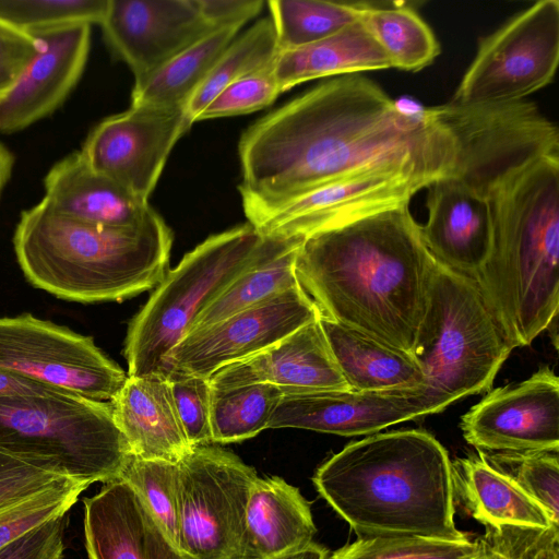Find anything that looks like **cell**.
Listing matches in <instances>:
<instances>
[{"label": "cell", "mask_w": 559, "mask_h": 559, "mask_svg": "<svg viewBox=\"0 0 559 559\" xmlns=\"http://www.w3.org/2000/svg\"><path fill=\"white\" fill-rule=\"evenodd\" d=\"M456 142L430 107L409 108L376 82L326 80L241 135L245 214L274 207L358 171L401 165L436 179L453 173Z\"/></svg>", "instance_id": "cell-1"}, {"label": "cell", "mask_w": 559, "mask_h": 559, "mask_svg": "<svg viewBox=\"0 0 559 559\" xmlns=\"http://www.w3.org/2000/svg\"><path fill=\"white\" fill-rule=\"evenodd\" d=\"M433 259L408 203L308 236L295 275L320 318L413 356Z\"/></svg>", "instance_id": "cell-2"}, {"label": "cell", "mask_w": 559, "mask_h": 559, "mask_svg": "<svg viewBox=\"0 0 559 559\" xmlns=\"http://www.w3.org/2000/svg\"><path fill=\"white\" fill-rule=\"evenodd\" d=\"M320 496L357 537L460 540L452 462L429 432L403 429L352 442L316 471Z\"/></svg>", "instance_id": "cell-3"}, {"label": "cell", "mask_w": 559, "mask_h": 559, "mask_svg": "<svg viewBox=\"0 0 559 559\" xmlns=\"http://www.w3.org/2000/svg\"><path fill=\"white\" fill-rule=\"evenodd\" d=\"M490 254L474 278L508 344L530 345L559 311V157L532 160L486 193Z\"/></svg>", "instance_id": "cell-4"}, {"label": "cell", "mask_w": 559, "mask_h": 559, "mask_svg": "<svg viewBox=\"0 0 559 559\" xmlns=\"http://www.w3.org/2000/svg\"><path fill=\"white\" fill-rule=\"evenodd\" d=\"M173 239L157 213L138 227H103L63 216L41 199L22 212L13 248L33 286L88 304L155 288L168 271Z\"/></svg>", "instance_id": "cell-5"}, {"label": "cell", "mask_w": 559, "mask_h": 559, "mask_svg": "<svg viewBox=\"0 0 559 559\" xmlns=\"http://www.w3.org/2000/svg\"><path fill=\"white\" fill-rule=\"evenodd\" d=\"M0 452L87 485L119 479L132 455L109 402L55 388L0 396Z\"/></svg>", "instance_id": "cell-6"}, {"label": "cell", "mask_w": 559, "mask_h": 559, "mask_svg": "<svg viewBox=\"0 0 559 559\" xmlns=\"http://www.w3.org/2000/svg\"><path fill=\"white\" fill-rule=\"evenodd\" d=\"M263 242L248 223L210 236L168 270L129 324L123 348L128 376L164 374L170 352L195 318L260 258Z\"/></svg>", "instance_id": "cell-7"}, {"label": "cell", "mask_w": 559, "mask_h": 559, "mask_svg": "<svg viewBox=\"0 0 559 559\" xmlns=\"http://www.w3.org/2000/svg\"><path fill=\"white\" fill-rule=\"evenodd\" d=\"M511 350L476 282L433 259L428 310L413 352L423 386L452 402L485 392Z\"/></svg>", "instance_id": "cell-8"}, {"label": "cell", "mask_w": 559, "mask_h": 559, "mask_svg": "<svg viewBox=\"0 0 559 559\" xmlns=\"http://www.w3.org/2000/svg\"><path fill=\"white\" fill-rule=\"evenodd\" d=\"M452 133L456 159L451 177L486 198L510 171L540 157H559V131L528 100L430 107Z\"/></svg>", "instance_id": "cell-9"}, {"label": "cell", "mask_w": 559, "mask_h": 559, "mask_svg": "<svg viewBox=\"0 0 559 559\" xmlns=\"http://www.w3.org/2000/svg\"><path fill=\"white\" fill-rule=\"evenodd\" d=\"M180 548L194 559H243L246 511L255 469L216 445L179 462Z\"/></svg>", "instance_id": "cell-10"}, {"label": "cell", "mask_w": 559, "mask_h": 559, "mask_svg": "<svg viewBox=\"0 0 559 559\" xmlns=\"http://www.w3.org/2000/svg\"><path fill=\"white\" fill-rule=\"evenodd\" d=\"M558 62L559 1L540 0L479 40L451 102L523 100L552 81Z\"/></svg>", "instance_id": "cell-11"}, {"label": "cell", "mask_w": 559, "mask_h": 559, "mask_svg": "<svg viewBox=\"0 0 559 559\" xmlns=\"http://www.w3.org/2000/svg\"><path fill=\"white\" fill-rule=\"evenodd\" d=\"M0 369L99 402L112 401L128 377L93 337L31 313L0 317Z\"/></svg>", "instance_id": "cell-12"}, {"label": "cell", "mask_w": 559, "mask_h": 559, "mask_svg": "<svg viewBox=\"0 0 559 559\" xmlns=\"http://www.w3.org/2000/svg\"><path fill=\"white\" fill-rule=\"evenodd\" d=\"M435 180L438 179L408 166L373 167L246 216L262 236L275 234L306 239L365 215L408 204Z\"/></svg>", "instance_id": "cell-13"}, {"label": "cell", "mask_w": 559, "mask_h": 559, "mask_svg": "<svg viewBox=\"0 0 559 559\" xmlns=\"http://www.w3.org/2000/svg\"><path fill=\"white\" fill-rule=\"evenodd\" d=\"M319 318L314 304L297 284L187 334L170 352L164 374L209 379L221 368L264 350Z\"/></svg>", "instance_id": "cell-14"}, {"label": "cell", "mask_w": 559, "mask_h": 559, "mask_svg": "<svg viewBox=\"0 0 559 559\" xmlns=\"http://www.w3.org/2000/svg\"><path fill=\"white\" fill-rule=\"evenodd\" d=\"M192 124L185 109L131 106L97 123L80 152L92 169L147 201L173 147Z\"/></svg>", "instance_id": "cell-15"}, {"label": "cell", "mask_w": 559, "mask_h": 559, "mask_svg": "<svg viewBox=\"0 0 559 559\" xmlns=\"http://www.w3.org/2000/svg\"><path fill=\"white\" fill-rule=\"evenodd\" d=\"M452 403L423 386L284 393L267 428H299L345 437L373 435L395 424L440 413Z\"/></svg>", "instance_id": "cell-16"}, {"label": "cell", "mask_w": 559, "mask_h": 559, "mask_svg": "<svg viewBox=\"0 0 559 559\" xmlns=\"http://www.w3.org/2000/svg\"><path fill=\"white\" fill-rule=\"evenodd\" d=\"M461 430L483 453L559 452L558 377L543 367L489 392L462 417Z\"/></svg>", "instance_id": "cell-17"}, {"label": "cell", "mask_w": 559, "mask_h": 559, "mask_svg": "<svg viewBox=\"0 0 559 559\" xmlns=\"http://www.w3.org/2000/svg\"><path fill=\"white\" fill-rule=\"evenodd\" d=\"M99 25L112 53L129 66L135 79L216 29L194 0H109Z\"/></svg>", "instance_id": "cell-18"}, {"label": "cell", "mask_w": 559, "mask_h": 559, "mask_svg": "<svg viewBox=\"0 0 559 559\" xmlns=\"http://www.w3.org/2000/svg\"><path fill=\"white\" fill-rule=\"evenodd\" d=\"M40 50L14 87L0 99V133L11 134L55 112L80 81L91 47V25L38 37Z\"/></svg>", "instance_id": "cell-19"}, {"label": "cell", "mask_w": 559, "mask_h": 559, "mask_svg": "<svg viewBox=\"0 0 559 559\" xmlns=\"http://www.w3.org/2000/svg\"><path fill=\"white\" fill-rule=\"evenodd\" d=\"M319 319L264 350L221 368L209 378L210 385L225 389L269 383L284 393L349 390Z\"/></svg>", "instance_id": "cell-20"}, {"label": "cell", "mask_w": 559, "mask_h": 559, "mask_svg": "<svg viewBox=\"0 0 559 559\" xmlns=\"http://www.w3.org/2000/svg\"><path fill=\"white\" fill-rule=\"evenodd\" d=\"M83 503L88 559H194L171 542L126 480L106 483Z\"/></svg>", "instance_id": "cell-21"}, {"label": "cell", "mask_w": 559, "mask_h": 559, "mask_svg": "<svg viewBox=\"0 0 559 559\" xmlns=\"http://www.w3.org/2000/svg\"><path fill=\"white\" fill-rule=\"evenodd\" d=\"M428 217L419 225L430 254L447 267L475 278L492 245V222L487 199L448 176L428 187Z\"/></svg>", "instance_id": "cell-22"}, {"label": "cell", "mask_w": 559, "mask_h": 559, "mask_svg": "<svg viewBox=\"0 0 559 559\" xmlns=\"http://www.w3.org/2000/svg\"><path fill=\"white\" fill-rule=\"evenodd\" d=\"M44 188L43 199L57 213L91 225L138 227L156 214L147 201L92 169L80 151L49 169Z\"/></svg>", "instance_id": "cell-23"}, {"label": "cell", "mask_w": 559, "mask_h": 559, "mask_svg": "<svg viewBox=\"0 0 559 559\" xmlns=\"http://www.w3.org/2000/svg\"><path fill=\"white\" fill-rule=\"evenodd\" d=\"M109 403L133 455L178 463L193 448L179 420L165 374L128 376Z\"/></svg>", "instance_id": "cell-24"}, {"label": "cell", "mask_w": 559, "mask_h": 559, "mask_svg": "<svg viewBox=\"0 0 559 559\" xmlns=\"http://www.w3.org/2000/svg\"><path fill=\"white\" fill-rule=\"evenodd\" d=\"M317 533L309 502L278 476L258 477L247 511L243 559H273L305 548Z\"/></svg>", "instance_id": "cell-25"}, {"label": "cell", "mask_w": 559, "mask_h": 559, "mask_svg": "<svg viewBox=\"0 0 559 559\" xmlns=\"http://www.w3.org/2000/svg\"><path fill=\"white\" fill-rule=\"evenodd\" d=\"M455 497L472 518L489 528L558 526L547 510L481 452L452 463Z\"/></svg>", "instance_id": "cell-26"}, {"label": "cell", "mask_w": 559, "mask_h": 559, "mask_svg": "<svg viewBox=\"0 0 559 559\" xmlns=\"http://www.w3.org/2000/svg\"><path fill=\"white\" fill-rule=\"evenodd\" d=\"M319 320L349 390L423 386L421 368L411 354L332 320Z\"/></svg>", "instance_id": "cell-27"}, {"label": "cell", "mask_w": 559, "mask_h": 559, "mask_svg": "<svg viewBox=\"0 0 559 559\" xmlns=\"http://www.w3.org/2000/svg\"><path fill=\"white\" fill-rule=\"evenodd\" d=\"M389 68L392 67L386 53L358 21L311 45L281 51L275 75L283 93L316 79Z\"/></svg>", "instance_id": "cell-28"}, {"label": "cell", "mask_w": 559, "mask_h": 559, "mask_svg": "<svg viewBox=\"0 0 559 559\" xmlns=\"http://www.w3.org/2000/svg\"><path fill=\"white\" fill-rule=\"evenodd\" d=\"M302 237L264 236L260 258L195 318L189 333L213 325L298 284L295 262ZM188 333V334H189Z\"/></svg>", "instance_id": "cell-29"}, {"label": "cell", "mask_w": 559, "mask_h": 559, "mask_svg": "<svg viewBox=\"0 0 559 559\" xmlns=\"http://www.w3.org/2000/svg\"><path fill=\"white\" fill-rule=\"evenodd\" d=\"M240 28H216L155 71L136 78L131 106L185 109Z\"/></svg>", "instance_id": "cell-30"}, {"label": "cell", "mask_w": 559, "mask_h": 559, "mask_svg": "<svg viewBox=\"0 0 559 559\" xmlns=\"http://www.w3.org/2000/svg\"><path fill=\"white\" fill-rule=\"evenodd\" d=\"M359 22L384 50L392 68L418 71L440 53L432 29L412 8L361 4Z\"/></svg>", "instance_id": "cell-31"}, {"label": "cell", "mask_w": 559, "mask_h": 559, "mask_svg": "<svg viewBox=\"0 0 559 559\" xmlns=\"http://www.w3.org/2000/svg\"><path fill=\"white\" fill-rule=\"evenodd\" d=\"M281 52L271 19L255 22L221 55L185 110L194 123L204 108L228 85L276 59Z\"/></svg>", "instance_id": "cell-32"}, {"label": "cell", "mask_w": 559, "mask_h": 559, "mask_svg": "<svg viewBox=\"0 0 559 559\" xmlns=\"http://www.w3.org/2000/svg\"><path fill=\"white\" fill-rule=\"evenodd\" d=\"M283 394L280 388L269 383L212 388V443L240 442L267 429Z\"/></svg>", "instance_id": "cell-33"}, {"label": "cell", "mask_w": 559, "mask_h": 559, "mask_svg": "<svg viewBox=\"0 0 559 559\" xmlns=\"http://www.w3.org/2000/svg\"><path fill=\"white\" fill-rule=\"evenodd\" d=\"M281 51L322 40L359 21L360 3L324 0L267 2Z\"/></svg>", "instance_id": "cell-34"}, {"label": "cell", "mask_w": 559, "mask_h": 559, "mask_svg": "<svg viewBox=\"0 0 559 559\" xmlns=\"http://www.w3.org/2000/svg\"><path fill=\"white\" fill-rule=\"evenodd\" d=\"M109 0H0V19L36 38L80 24H100Z\"/></svg>", "instance_id": "cell-35"}, {"label": "cell", "mask_w": 559, "mask_h": 559, "mask_svg": "<svg viewBox=\"0 0 559 559\" xmlns=\"http://www.w3.org/2000/svg\"><path fill=\"white\" fill-rule=\"evenodd\" d=\"M120 478L133 487L167 536L180 548L178 463L132 454Z\"/></svg>", "instance_id": "cell-36"}, {"label": "cell", "mask_w": 559, "mask_h": 559, "mask_svg": "<svg viewBox=\"0 0 559 559\" xmlns=\"http://www.w3.org/2000/svg\"><path fill=\"white\" fill-rule=\"evenodd\" d=\"M478 543L468 537L441 540L413 536L357 537L326 559H469Z\"/></svg>", "instance_id": "cell-37"}, {"label": "cell", "mask_w": 559, "mask_h": 559, "mask_svg": "<svg viewBox=\"0 0 559 559\" xmlns=\"http://www.w3.org/2000/svg\"><path fill=\"white\" fill-rule=\"evenodd\" d=\"M483 454L492 466L512 478L559 523L558 452Z\"/></svg>", "instance_id": "cell-38"}, {"label": "cell", "mask_w": 559, "mask_h": 559, "mask_svg": "<svg viewBox=\"0 0 559 559\" xmlns=\"http://www.w3.org/2000/svg\"><path fill=\"white\" fill-rule=\"evenodd\" d=\"M90 485L74 481L51 488L0 511V548L67 514Z\"/></svg>", "instance_id": "cell-39"}, {"label": "cell", "mask_w": 559, "mask_h": 559, "mask_svg": "<svg viewBox=\"0 0 559 559\" xmlns=\"http://www.w3.org/2000/svg\"><path fill=\"white\" fill-rule=\"evenodd\" d=\"M275 61L228 85L204 108L197 121L251 114L271 105L282 93L275 75Z\"/></svg>", "instance_id": "cell-40"}, {"label": "cell", "mask_w": 559, "mask_h": 559, "mask_svg": "<svg viewBox=\"0 0 559 559\" xmlns=\"http://www.w3.org/2000/svg\"><path fill=\"white\" fill-rule=\"evenodd\" d=\"M175 407L191 447L212 443L209 379L168 373Z\"/></svg>", "instance_id": "cell-41"}, {"label": "cell", "mask_w": 559, "mask_h": 559, "mask_svg": "<svg viewBox=\"0 0 559 559\" xmlns=\"http://www.w3.org/2000/svg\"><path fill=\"white\" fill-rule=\"evenodd\" d=\"M74 481L80 480L38 463L0 452V511L43 491Z\"/></svg>", "instance_id": "cell-42"}, {"label": "cell", "mask_w": 559, "mask_h": 559, "mask_svg": "<svg viewBox=\"0 0 559 559\" xmlns=\"http://www.w3.org/2000/svg\"><path fill=\"white\" fill-rule=\"evenodd\" d=\"M40 47L39 38L0 19V99L14 87Z\"/></svg>", "instance_id": "cell-43"}, {"label": "cell", "mask_w": 559, "mask_h": 559, "mask_svg": "<svg viewBox=\"0 0 559 559\" xmlns=\"http://www.w3.org/2000/svg\"><path fill=\"white\" fill-rule=\"evenodd\" d=\"M540 535L521 527L486 528L477 539L478 559H536Z\"/></svg>", "instance_id": "cell-44"}, {"label": "cell", "mask_w": 559, "mask_h": 559, "mask_svg": "<svg viewBox=\"0 0 559 559\" xmlns=\"http://www.w3.org/2000/svg\"><path fill=\"white\" fill-rule=\"evenodd\" d=\"M67 520L60 516L0 548V559H62Z\"/></svg>", "instance_id": "cell-45"}, {"label": "cell", "mask_w": 559, "mask_h": 559, "mask_svg": "<svg viewBox=\"0 0 559 559\" xmlns=\"http://www.w3.org/2000/svg\"><path fill=\"white\" fill-rule=\"evenodd\" d=\"M202 16L214 27L242 26L258 15L262 0H194Z\"/></svg>", "instance_id": "cell-46"}, {"label": "cell", "mask_w": 559, "mask_h": 559, "mask_svg": "<svg viewBox=\"0 0 559 559\" xmlns=\"http://www.w3.org/2000/svg\"><path fill=\"white\" fill-rule=\"evenodd\" d=\"M46 388L50 386L0 369V396L32 393Z\"/></svg>", "instance_id": "cell-47"}, {"label": "cell", "mask_w": 559, "mask_h": 559, "mask_svg": "<svg viewBox=\"0 0 559 559\" xmlns=\"http://www.w3.org/2000/svg\"><path fill=\"white\" fill-rule=\"evenodd\" d=\"M536 559H559L558 526L544 530Z\"/></svg>", "instance_id": "cell-48"}, {"label": "cell", "mask_w": 559, "mask_h": 559, "mask_svg": "<svg viewBox=\"0 0 559 559\" xmlns=\"http://www.w3.org/2000/svg\"><path fill=\"white\" fill-rule=\"evenodd\" d=\"M328 550L316 543H311L305 548L295 550L273 559H326Z\"/></svg>", "instance_id": "cell-49"}, {"label": "cell", "mask_w": 559, "mask_h": 559, "mask_svg": "<svg viewBox=\"0 0 559 559\" xmlns=\"http://www.w3.org/2000/svg\"><path fill=\"white\" fill-rule=\"evenodd\" d=\"M13 165V154L0 142V195L11 177Z\"/></svg>", "instance_id": "cell-50"}, {"label": "cell", "mask_w": 559, "mask_h": 559, "mask_svg": "<svg viewBox=\"0 0 559 559\" xmlns=\"http://www.w3.org/2000/svg\"><path fill=\"white\" fill-rule=\"evenodd\" d=\"M477 552H478V550H477ZM469 559H478L477 554L474 557L469 558Z\"/></svg>", "instance_id": "cell-51"}]
</instances>
